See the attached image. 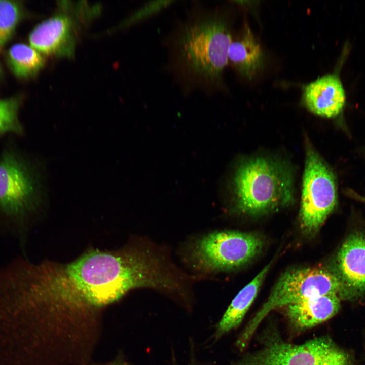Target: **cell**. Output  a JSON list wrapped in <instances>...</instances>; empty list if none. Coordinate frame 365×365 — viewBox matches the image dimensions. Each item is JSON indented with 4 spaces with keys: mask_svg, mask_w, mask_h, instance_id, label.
Wrapping results in <instances>:
<instances>
[{
    "mask_svg": "<svg viewBox=\"0 0 365 365\" xmlns=\"http://www.w3.org/2000/svg\"><path fill=\"white\" fill-rule=\"evenodd\" d=\"M341 299L335 294L313 296L286 306L291 325L302 331L330 319L339 311Z\"/></svg>",
    "mask_w": 365,
    "mask_h": 365,
    "instance_id": "7c38bea8",
    "label": "cell"
},
{
    "mask_svg": "<svg viewBox=\"0 0 365 365\" xmlns=\"http://www.w3.org/2000/svg\"><path fill=\"white\" fill-rule=\"evenodd\" d=\"M235 208L248 215H261L287 206L294 200L290 168L279 159L257 156L236 168L231 181Z\"/></svg>",
    "mask_w": 365,
    "mask_h": 365,
    "instance_id": "3957f363",
    "label": "cell"
},
{
    "mask_svg": "<svg viewBox=\"0 0 365 365\" xmlns=\"http://www.w3.org/2000/svg\"><path fill=\"white\" fill-rule=\"evenodd\" d=\"M2 66H1V63H0V77H1V75H2Z\"/></svg>",
    "mask_w": 365,
    "mask_h": 365,
    "instance_id": "ffe728a7",
    "label": "cell"
},
{
    "mask_svg": "<svg viewBox=\"0 0 365 365\" xmlns=\"http://www.w3.org/2000/svg\"><path fill=\"white\" fill-rule=\"evenodd\" d=\"M21 102L20 98L16 97L0 99V136L24 134V129L19 118Z\"/></svg>",
    "mask_w": 365,
    "mask_h": 365,
    "instance_id": "2e32d148",
    "label": "cell"
},
{
    "mask_svg": "<svg viewBox=\"0 0 365 365\" xmlns=\"http://www.w3.org/2000/svg\"><path fill=\"white\" fill-rule=\"evenodd\" d=\"M345 92L339 78L327 74L311 82L304 89L303 102L312 113L321 117H336L343 108Z\"/></svg>",
    "mask_w": 365,
    "mask_h": 365,
    "instance_id": "8fae6325",
    "label": "cell"
},
{
    "mask_svg": "<svg viewBox=\"0 0 365 365\" xmlns=\"http://www.w3.org/2000/svg\"><path fill=\"white\" fill-rule=\"evenodd\" d=\"M271 264L267 265L233 299L219 322L216 336L237 327L256 298Z\"/></svg>",
    "mask_w": 365,
    "mask_h": 365,
    "instance_id": "5bb4252c",
    "label": "cell"
},
{
    "mask_svg": "<svg viewBox=\"0 0 365 365\" xmlns=\"http://www.w3.org/2000/svg\"><path fill=\"white\" fill-rule=\"evenodd\" d=\"M174 2L173 1H153L149 2L124 21L122 25L127 26L149 18Z\"/></svg>",
    "mask_w": 365,
    "mask_h": 365,
    "instance_id": "ac0fdd59",
    "label": "cell"
},
{
    "mask_svg": "<svg viewBox=\"0 0 365 365\" xmlns=\"http://www.w3.org/2000/svg\"><path fill=\"white\" fill-rule=\"evenodd\" d=\"M57 12L38 25L29 35L30 45L41 54L59 57L73 55L77 39L78 19H90L98 8L60 2Z\"/></svg>",
    "mask_w": 365,
    "mask_h": 365,
    "instance_id": "9c48e42d",
    "label": "cell"
},
{
    "mask_svg": "<svg viewBox=\"0 0 365 365\" xmlns=\"http://www.w3.org/2000/svg\"><path fill=\"white\" fill-rule=\"evenodd\" d=\"M342 286L336 274L317 268L289 270L280 277L267 301L251 319L236 341L240 350L245 348L263 319L274 309L286 306L316 296L335 294L340 299Z\"/></svg>",
    "mask_w": 365,
    "mask_h": 365,
    "instance_id": "277c9868",
    "label": "cell"
},
{
    "mask_svg": "<svg viewBox=\"0 0 365 365\" xmlns=\"http://www.w3.org/2000/svg\"><path fill=\"white\" fill-rule=\"evenodd\" d=\"M232 41L229 24L220 12L194 16L183 24L173 39L174 67L191 85L214 89L228 62Z\"/></svg>",
    "mask_w": 365,
    "mask_h": 365,
    "instance_id": "7a4b0ae2",
    "label": "cell"
},
{
    "mask_svg": "<svg viewBox=\"0 0 365 365\" xmlns=\"http://www.w3.org/2000/svg\"><path fill=\"white\" fill-rule=\"evenodd\" d=\"M263 346L234 365H353L350 355L328 337L302 344L283 341L276 332L263 338Z\"/></svg>",
    "mask_w": 365,
    "mask_h": 365,
    "instance_id": "8992f818",
    "label": "cell"
},
{
    "mask_svg": "<svg viewBox=\"0 0 365 365\" xmlns=\"http://www.w3.org/2000/svg\"><path fill=\"white\" fill-rule=\"evenodd\" d=\"M166 264L160 256L138 244L114 250L91 248L68 263H22L17 286L29 306L53 310L99 308L136 288L169 290L173 280Z\"/></svg>",
    "mask_w": 365,
    "mask_h": 365,
    "instance_id": "6da1fadb",
    "label": "cell"
},
{
    "mask_svg": "<svg viewBox=\"0 0 365 365\" xmlns=\"http://www.w3.org/2000/svg\"><path fill=\"white\" fill-rule=\"evenodd\" d=\"M37 166L16 146H6L0 155V211L20 221L41 199L42 178Z\"/></svg>",
    "mask_w": 365,
    "mask_h": 365,
    "instance_id": "5b68a950",
    "label": "cell"
},
{
    "mask_svg": "<svg viewBox=\"0 0 365 365\" xmlns=\"http://www.w3.org/2000/svg\"><path fill=\"white\" fill-rule=\"evenodd\" d=\"M21 14L16 2L0 0V50L12 35Z\"/></svg>",
    "mask_w": 365,
    "mask_h": 365,
    "instance_id": "e0dca14e",
    "label": "cell"
},
{
    "mask_svg": "<svg viewBox=\"0 0 365 365\" xmlns=\"http://www.w3.org/2000/svg\"><path fill=\"white\" fill-rule=\"evenodd\" d=\"M8 61L14 74L22 78L36 75L45 62L39 52L30 45L21 43L15 44L10 48Z\"/></svg>",
    "mask_w": 365,
    "mask_h": 365,
    "instance_id": "9a60e30c",
    "label": "cell"
},
{
    "mask_svg": "<svg viewBox=\"0 0 365 365\" xmlns=\"http://www.w3.org/2000/svg\"><path fill=\"white\" fill-rule=\"evenodd\" d=\"M263 241L252 233L218 231L202 236L189 247L188 257L205 272L228 270L247 263L262 250Z\"/></svg>",
    "mask_w": 365,
    "mask_h": 365,
    "instance_id": "52a82bcc",
    "label": "cell"
},
{
    "mask_svg": "<svg viewBox=\"0 0 365 365\" xmlns=\"http://www.w3.org/2000/svg\"><path fill=\"white\" fill-rule=\"evenodd\" d=\"M263 61L261 45L246 25L239 36L232 39L228 51V62L240 74L251 79L262 67Z\"/></svg>",
    "mask_w": 365,
    "mask_h": 365,
    "instance_id": "4fadbf2b",
    "label": "cell"
},
{
    "mask_svg": "<svg viewBox=\"0 0 365 365\" xmlns=\"http://www.w3.org/2000/svg\"><path fill=\"white\" fill-rule=\"evenodd\" d=\"M336 203L334 175L319 155L308 144L300 214L304 231L307 233L316 231L333 211Z\"/></svg>",
    "mask_w": 365,
    "mask_h": 365,
    "instance_id": "ba28073f",
    "label": "cell"
},
{
    "mask_svg": "<svg viewBox=\"0 0 365 365\" xmlns=\"http://www.w3.org/2000/svg\"><path fill=\"white\" fill-rule=\"evenodd\" d=\"M337 273L342 286L341 300H354L365 293V234H350L337 257Z\"/></svg>",
    "mask_w": 365,
    "mask_h": 365,
    "instance_id": "30bf717a",
    "label": "cell"
},
{
    "mask_svg": "<svg viewBox=\"0 0 365 365\" xmlns=\"http://www.w3.org/2000/svg\"><path fill=\"white\" fill-rule=\"evenodd\" d=\"M351 195H352L355 198L365 203V197L359 196V195L353 192H352Z\"/></svg>",
    "mask_w": 365,
    "mask_h": 365,
    "instance_id": "d6986e66",
    "label": "cell"
}]
</instances>
